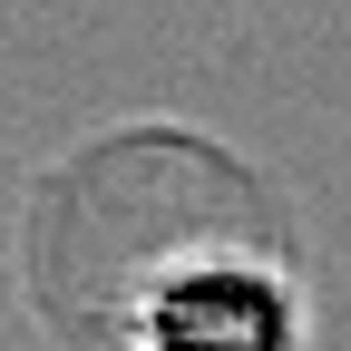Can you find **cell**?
I'll list each match as a JSON object with an SVG mask.
<instances>
[{"mask_svg":"<svg viewBox=\"0 0 351 351\" xmlns=\"http://www.w3.org/2000/svg\"><path fill=\"white\" fill-rule=\"evenodd\" d=\"M313 313L302 283L254 244H195L147 274L137 293V351H302Z\"/></svg>","mask_w":351,"mask_h":351,"instance_id":"1","label":"cell"}]
</instances>
